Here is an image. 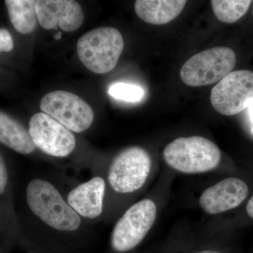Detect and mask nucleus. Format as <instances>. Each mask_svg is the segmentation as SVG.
Returning a JSON list of instances; mask_svg holds the SVG:
<instances>
[{"label":"nucleus","instance_id":"nucleus-24","mask_svg":"<svg viewBox=\"0 0 253 253\" xmlns=\"http://www.w3.org/2000/svg\"><path fill=\"white\" fill-rule=\"evenodd\" d=\"M252 3H253V2H252Z\"/></svg>","mask_w":253,"mask_h":253},{"label":"nucleus","instance_id":"nucleus-21","mask_svg":"<svg viewBox=\"0 0 253 253\" xmlns=\"http://www.w3.org/2000/svg\"><path fill=\"white\" fill-rule=\"evenodd\" d=\"M248 110H249L250 118H251V123H252V131L253 132V101L250 104Z\"/></svg>","mask_w":253,"mask_h":253},{"label":"nucleus","instance_id":"nucleus-1","mask_svg":"<svg viewBox=\"0 0 253 253\" xmlns=\"http://www.w3.org/2000/svg\"><path fill=\"white\" fill-rule=\"evenodd\" d=\"M26 199L32 212L53 229L73 231L81 225L80 216L48 181L32 180L26 189Z\"/></svg>","mask_w":253,"mask_h":253},{"label":"nucleus","instance_id":"nucleus-12","mask_svg":"<svg viewBox=\"0 0 253 253\" xmlns=\"http://www.w3.org/2000/svg\"><path fill=\"white\" fill-rule=\"evenodd\" d=\"M105 189L104 179L96 176L73 189L68 194V204L78 215L94 219L102 212Z\"/></svg>","mask_w":253,"mask_h":253},{"label":"nucleus","instance_id":"nucleus-13","mask_svg":"<svg viewBox=\"0 0 253 253\" xmlns=\"http://www.w3.org/2000/svg\"><path fill=\"white\" fill-rule=\"evenodd\" d=\"M186 2L185 0H137L134 3V10L144 22L164 25L175 19Z\"/></svg>","mask_w":253,"mask_h":253},{"label":"nucleus","instance_id":"nucleus-3","mask_svg":"<svg viewBox=\"0 0 253 253\" xmlns=\"http://www.w3.org/2000/svg\"><path fill=\"white\" fill-rule=\"evenodd\" d=\"M125 43L121 32L113 27L91 30L78 40V56L89 71L105 74L116 67Z\"/></svg>","mask_w":253,"mask_h":253},{"label":"nucleus","instance_id":"nucleus-2","mask_svg":"<svg viewBox=\"0 0 253 253\" xmlns=\"http://www.w3.org/2000/svg\"><path fill=\"white\" fill-rule=\"evenodd\" d=\"M168 166L185 174L212 170L221 160L219 147L210 139L199 136L179 137L168 144L163 151Z\"/></svg>","mask_w":253,"mask_h":253},{"label":"nucleus","instance_id":"nucleus-17","mask_svg":"<svg viewBox=\"0 0 253 253\" xmlns=\"http://www.w3.org/2000/svg\"><path fill=\"white\" fill-rule=\"evenodd\" d=\"M108 93L116 99L126 102H136L144 96V90L141 86L129 83H117L110 86Z\"/></svg>","mask_w":253,"mask_h":253},{"label":"nucleus","instance_id":"nucleus-7","mask_svg":"<svg viewBox=\"0 0 253 253\" xmlns=\"http://www.w3.org/2000/svg\"><path fill=\"white\" fill-rule=\"evenodd\" d=\"M151 169V156L146 150L138 146L127 148L115 158L110 167V185L121 194L134 192L144 185Z\"/></svg>","mask_w":253,"mask_h":253},{"label":"nucleus","instance_id":"nucleus-15","mask_svg":"<svg viewBox=\"0 0 253 253\" xmlns=\"http://www.w3.org/2000/svg\"><path fill=\"white\" fill-rule=\"evenodd\" d=\"M35 0H6L10 21L15 29L22 34L34 31L38 18Z\"/></svg>","mask_w":253,"mask_h":253},{"label":"nucleus","instance_id":"nucleus-19","mask_svg":"<svg viewBox=\"0 0 253 253\" xmlns=\"http://www.w3.org/2000/svg\"><path fill=\"white\" fill-rule=\"evenodd\" d=\"M8 181V173L4 158L0 154V194L4 192Z\"/></svg>","mask_w":253,"mask_h":253},{"label":"nucleus","instance_id":"nucleus-6","mask_svg":"<svg viewBox=\"0 0 253 253\" xmlns=\"http://www.w3.org/2000/svg\"><path fill=\"white\" fill-rule=\"evenodd\" d=\"M156 215L157 208L151 200L144 199L131 206L113 229V249L124 253L135 248L154 225Z\"/></svg>","mask_w":253,"mask_h":253},{"label":"nucleus","instance_id":"nucleus-5","mask_svg":"<svg viewBox=\"0 0 253 253\" xmlns=\"http://www.w3.org/2000/svg\"><path fill=\"white\" fill-rule=\"evenodd\" d=\"M42 113L74 132L89 129L94 121L91 106L78 95L70 91H51L43 96L40 103Z\"/></svg>","mask_w":253,"mask_h":253},{"label":"nucleus","instance_id":"nucleus-20","mask_svg":"<svg viewBox=\"0 0 253 253\" xmlns=\"http://www.w3.org/2000/svg\"><path fill=\"white\" fill-rule=\"evenodd\" d=\"M246 211H247L248 214L250 217L253 218V196L248 203L247 206H246Z\"/></svg>","mask_w":253,"mask_h":253},{"label":"nucleus","instance_id":"nucleus-4","mask_svg":"<svg viewBox=\"0 0 253 253\" xmlns=\"http://www.w3.org/2000/svg\"><path fill=\"white\" fill-rule=\"evenodd\" d=\"M236 63V54L231 48H211L194 55L186 61L181 68V79L190 86L209 85L227 76Z\"/></svg>","mask_w":253,"mask_h":253},{"label":"nucleus","instance_id":"nucleus-9","mask_svg":"<svg viewBox=\"0 0 253 253\" xmlns=\"http://www.w3.org/2000/svg\"><path fill=\"white\" fill-rule=\"evenodd\" d=\"M29 133L36 147L49 156L66 157L76 147V138L71 131L44 113L32 116Z\"/></svg>","mask_w":253,"mask_h":253},{"label":"nucleus","instance_id":"nucleus-18","mask_svg":"<svg viewBox=\"0 0 253 253\" xmlns=\"http://www.w3.org/2000/svg\"><path fill=\"white\" fill-rule=\"evenodd\" d=\"M14 47L12 38L9 31L5 29H0V52H8Z\"/></svg>","mask_w":253,"mask_h":253},{"label":"nucleus","instance_id":"nucleus-11","mask_svg":"<svg viewBox=\"0 0 253 253\" xmlns=\"http://www.w3.org/2000/svg\"><path fill=\"white\" fill-rule=\"evenodd\" d=\"M249 187L244 181L236 177L223 179L201 194L199 204L210 214H217L237 208L247 198Z\"/></svg>","mask_w":253,"mask_h":253},{"label":"nucleus","instance_id":"nucleus-8","mask_svg":"<svg viewBox=\"0 0 253 253\" xmlns=\"http://www.w3.org/2000/svg\"><path fill=\"white\" fill-rule=\"evenodd\" d=\"M211 101L224 116H235L247 109L253 101V71H231L212 88Z\"/></svg>","mask_w":253,"mask_h":253},{"label":"nucleus","instance_id":"nucleus-16","mask_svg":"<svg viewBox=\"0 0 253 253\" xmlns=\"http://www.w3.org/2000/svg\"><path fill=\"white\" fill-rule=\"evenodd\" d=\"M252 1L249 0H212L213 12L221 22L235 23L249 10Z\"/></svg>","mask_w":253,"mask_h":253},{"label":"nucleus","instance_id":"nucleus-23","mask_svg":"<svg viewBox=\"0 0 253 253\" xmlns=\"http://www.w3.org/2000/svg\"><path fill=\"white\" fill-rule=\"evenodd\" d=\"M196 253H221L217 252V251H201V252Z\"/></svg>","mask_w":253,"mask_h":253},{"label":"nucleus","instance_id":"nucleus-22","mask_svg":"<svg viewBox=\"0 0 253 253\" xmlns=\"http://www.w3.org/2000/svg\"><path fill=\"white\" fill-rule=\"evenodd\" d=\"M61 36H62V34H61V32H58L57 34L55 35L54 38L56 40H60L61 38Z\"/></svg>","mask_w":253,"mask_h":253},{"label":"nucleus","instance_id":"nucleus-10","mask_svg":"<svg viewBox=\"0 0 253 253\" xmlns=\"http://www.w3.org/2000/svg\"><path fill=\"white\" fill-rule=\"evenodd\" d=\"M36 9L38 22L45 30L73 32L84 22L83 8L74 0H38Z\"/></svg>","mask_w":253,"mask_h":253},{"label":"nucleus","instance_id":"nucleus-14","mask_svg":"<svg viewBox=\"0 0 253 253\" xmlns=\"http://www.w3.org/2000/svg\"><path fill=\"white\" fill-rule=\"evenodd\" d=\"M0 142L23 155L31 154L36 147L29 131L6 113L0 111Z\"/></svg>","mask_w":253,"mask_h":253}]
</instances>
